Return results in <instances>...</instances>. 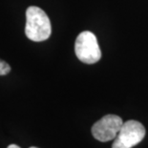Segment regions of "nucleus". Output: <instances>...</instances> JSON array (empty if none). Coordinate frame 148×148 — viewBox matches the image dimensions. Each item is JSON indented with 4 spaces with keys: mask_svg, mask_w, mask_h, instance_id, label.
<instances>
[{
    "mask_svg": "<svg viewBox=\"0 0 148 148\" xmlns=\"http://www.w3.org/2000/svg\"><path fill=\"white\" fill-rule=\"evenodd\" d=\"M52 33L51 22L42 9L31 6L26 11L25 34L33 41L40 42L48 39Z\"/></svg>",
    "mask_w": 148,
    "mask_h": 148,
    "instance_id": "obj_1",
    "label": "nucleus"
},
{
    "mask_svg": "<svg viewBox=\"0 0 148 148\" xmlns=\"http://www.w3.org/2000/svg\"><path fill=\"white\" fill-rule=\"evenodd\" d=\"M75 52L77 58L86 64L96 63L101 58V51L97 37L89 31H85L77 36L75 43Z\"/></svg>",
    "mask_w": 148,
    "mask_h": 148,
    "instance_id": "obj_2",
    "label": "nucleus"
},
{
    "mask_svg": "<svg viewBox=\"0 0 148 148\" xmlns=\"http://www.w3.org/2000/svg\"><path fill=\"white\" fill-rule=\"evenodd\" d=\"M145 136V128L140 121H127L123 122L112 148H132L138 144Z\"/></svg>",
    "mask_w": 148,
    "mask_h": 148,
    "instance_id": "obj_3",
    "label": "nucleus"
},
{
    "mask_svg": "<svg viewBox=\"0 0 148 148\" xmlns=\"http://www.w3.org/2000/svg\"><path fill=\"white\" fill-rule=\"evenodd\" d=\"M123 124L121 116L116 115H106L97 121L92 127V134L99 141H109L118 136Z\"/></svg>",
    "mask_w": 148,
    "mask_h": 148,
    "instance_id": "obj_4",
    "label": "nucleus"
},
{
    "mask_svg": "<svg viewBox=\"0 0 148 148\" xmlns=\"http://www.w3.org/2000/svg\"><path fill=\"white\" fill-rule=\"evenodd\" d=\"M11 72V66L7 62L0 59V75H6Z\"/></svg>",
    "mask_w": 148,
    "mask_h": 148,
    "instance_id": "obj_5",
    "label": "nucleus"
},
{
    "mask_svg": "<svg viewBox=\"0 0 148 148\" xmlns=\"http://www.w3.org/2000/svg\"><path fill=\"white\" fill-rule=\"evenodd\" d=\"M7 148H20V147L16 145V144H11V145H9Z\"/></svg>",
    "mask_w": 148,
    "mask_h": 148,
    "instance_id": "obj_6",
    "label": "nucleus"
},
{
    "mask_svg": "<svg viewBox=\"0 0 148 148\" xmlns=\"http://www.w3.org/2000/svg\"><path fill=\"white\" fill-rule=\"evenodd\" d=\"M30 148H37V147H34V146H32V147H30Z\"/></svg>",
    "mask_w": 148,
    "mask_h": 148,
    "instance_id": "obj_7",
    "label": "nucleus"
}]
</instances>
